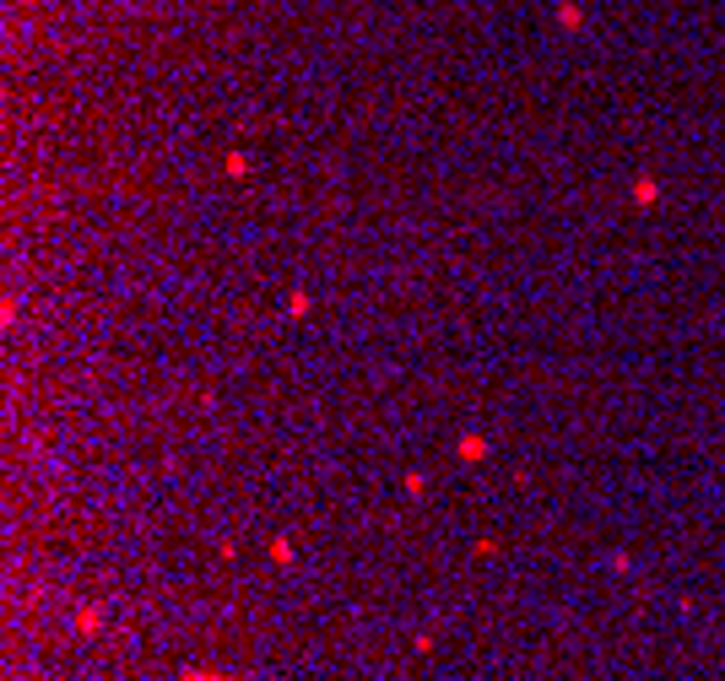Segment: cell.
I'll list each match as a JSON object with an SVG mask.
<instances>
[{"label": "cell", "mask_w": 725, "mask_h": 681, "mask_svg": "<svg viewBox=\"0 0 725 681\" xmlns=\"http://www.w3.org/2000/svg\"><path fill=\"white\" fill-rule=\"evenodd\" d=\"M190 681H222V676H190Z\"/></svg>", "instance_id": "1"}]
</instances>
